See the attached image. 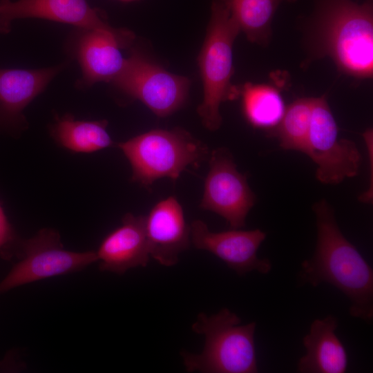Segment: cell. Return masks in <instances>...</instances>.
<instances>
[{
  "mask_svg": "<svg viewBox=\"0 0 373 373\" xmlns=\"http://www.w3.org/2000/svg\"><path fill=\"white\" fill-rule=\"evenodd\" d=\"M243 113L254 127L274 128L285 111L279 91L266 84L246 83L240 87Z\"/></svg>",
  "mask_w": 373,
  "mask_h": 373,
  "instance_id": "obj_19",
  "label": "cell"
},
{
  "mask_svg": "<svg viewBox=\"0 0 373 373\" xmlns=\"http://www.w3.org/2000/svg\"><path fill=\"white\" fill-rule=\"evenodd\" d=\"M18 261L0 282V294L50 277L81 271L97 261L95 251L64 248L59 232L43 228L23 239Z\"/></svg>",
  "mask_w": 373,
  "mask_h": 373,
  "instance_id": "obj_6",
  "label": "cell"
},
{
  "mask_svg": "<svg viewBox=\"0 0 373 373\" xmlns=\"http://www.w3.org/2000/svg\"><path fill=\"white\" fill-rule=\"evenodd\" d=\"M307 61L330 58L341 73L373 74V2L317 0L305 36Z\"/></svg>",
  "mask_w": 373,
  "mask_h": 373,
  "instance_id": "obj_1",
  "label": "cell"
},
{
  "mask_svg": "<svg viewBox=\"0 0 373 373\" xmlns=\"http://www.w3.org/2000/svg\"><path fill=\"white\" fill-rule=\"evenodd\" d=\"M338 321L329 315L314 320L309 332L303 338L306 354L298 362L302 373H344L347 370L348 356L335 331Z\"/></svg>",
  "mask_w": 373,
  "mask_h": 373,
  "instance_id": "obj_16",
  "label": "cell"
},
{
  "mask_svg": "<svg viewBox=\"0 0 373 373\" xmlns=\"http://www.w3.org/2000/svg\"><path fill=\"white\" fill-rule=\"evenodd\" d=\"M228 10L231 17L247 39L266 45L271 35V22L280 5L296 0H216Z\"/></svg>",
  "mask_w": 373,
  "mask_h": 373,
  "instance_id": "obj_18",
  "label": "cell"
},
{
  "mask_svg": "<svg viewBox=\"0 0 373 373\" xmlns=\"http://www.w3.org/2000/svg\"><path fill=\"white\" fill-rule=\"evenodd\" d=\"M115 146L131 164V181L144 186L162 178L175 180L187 167H198L210 155L205 144L180 128L151 130Z\"/></svg>",
  "mask_w": 373,
  "mask_h": 373,
  "instance_id": "obj_5",
  "label": "cell"
},
{
  "mask_svg": "<svg viewBox=\"0 0 373 373\" xmlns=\"http://www.w3.org/2000/svg\"><path fill=\"white\" fill-rule=\"evenodd\" d=\"M314 97L299 98L285 108L273 133L284 150L305 153L312 111Z\"/></svg>",
  "mask_w": 373,
  "mask_h": 373,
  "instance_id": "obj_20",
  "label": "cell"
},
{
  "mask_svg": "<svg viewBox=\"0 0 373 373\" xmlns=\"http://www.w3.org/2000/svg\"><path fill=\"white\" fill-rule=\"evenodd\" d=\"M108 121L79 120L71 114L57 116L49 126L52 140L61 147L74 153H90L116 143L107 131Z\"/></svg>",
  "mask_w": 373,
  "mask_h": 373,
  "instance_id": "obj_17",
  "label": "cell"
},
{
  "mask_svg": "<svg viewBox=\"0 0 373 373\" xmlns=\"http://www.w3.org/2000/svg\"><path fill=\"white\" fill-rule=\"evenodd\" d=\"M119 1L129 2V1H136V0H119Z\"/></svg>",
  "mask_w": 373,
  "mask_h": 373,
  "instance_id": "obj_22",
  "label": "cell"
},
{
  "mask_svg": "<svg viewBox=\"0 0 373 373\" xmlns=\"http://www.w3.org/2000/svg\"><path fill=\"white\" fill-rule=\"evenodd\" d=\"M23 239L16 232L0 204V256L6 260L18 258Z\"/></svg>",
  "mask_w": 373,
  "mask_h": 373,
  "instance_id": "obj_21",
  "label": "cell"
},
{
  "mask_svg": "<svg viewBox=\"0 0 373 373\" xmlns=\"http://www.w3.org/2000/svg\"><path fill=\"white\" fill-rule=\"evenodd\" d=\"M77 29L73 50L80 66L82 77L77 86L85 89L95 83L111 82L126 61L121 49L131 46L134 34L128 30L112 26Z\"/></svg>",
  "mask_w": 373,
  "mask_h": 373,
  "instance_id": "obj_10",
  "label": "cell"
},
{
  "mask_svg": "<svg viewBox=\"0 0 373 373\" xmlns=\"http://www.w3.org/2000/svg\"><path fill=\"white\" fill-rule=\"evenodd\" d=\"M317 227L314 254L301 264V282L318 287L325 283L350 300V314L368 323L373 320V270L343 234L334 211L325 199L313 207Z\"/></svg>",
  "mask_w": 373,
  "mask_h": 373,
  "instance_id": "obj_2",
  "label": "cell"
},
{
  "mask_svg": "<svg viewBox=\"0 0 373 373\" xmlns=\"http://www.w3.org/2000/svg\"><path fill=\"white\" fill-rule=\"evenodd\" d=\"M190 232L191 242L196 249L215 255L240 276L252 271L267 274L271 270L269 259L257 256L266 238V233L260 229L213 232L202 220H195L190 225Z\"/></svg>",
  "mask_w": 373,
  "mask_h": 373,
  "instance_id": "obj_12",
  "label": "cell"
},
{
  "mask_svg": "<svg viewBox=\"0 0 373 373\" xmlns=\"http://www.w3.org/2000/svg\"><path fill=\"white\" fill-rule=\"evenodd\" d=\"M111 83L160 117L183 106L190 86L187 77L166 71L136 50L126 58L122 70Z\"/></svg>",
  "mask_w": 373,
  "mask_h": 373,
  "instance_id": "obj_7",
  "label": "cell"
},
{
  "mask_svg": "<svg viewBox=\"0 0 373 373\" xmlns=\"http://www.w3.org/2000/svg\"><path fill=\"white\" fill-rule=\"evenodd\" d=\"M239 316L228 308L208 316L200 313L192 330L205 337L200 354L182 352L185 370L189 372H258L254 334L256 322L240 325Z\"/></svg>",
  "mask_w": 373,
  "mask_h": 373,
  "instance_id": "obj_3",
  "label": "cell"
},
{
  "mask_svg": "<svg viewBox=\"0 0 373 373\" xmlns=\"http://www.w3.org/2000/svg\"><path fill=\"white\" fill-rule=\"evenodd\" d=\"M338 130L325 95L314 97L305 154L316 165V178L325 184H336L356 176L361 155L356 144L338 138Z\"/></svg>",
  "mask_w": 373,
  "mask_h": 373,
  "instance_id": "obj_8",
  "label": "cell"
},
{
  "mask_svg": "<svg viewBox=\"0 0 373 373\" xmlns=\"http://www.w3.org/2000/svg\"><path fill=\"white\" fill-rule=\"evenodd\" d=\"M240 30L229 10L213 0L207 35L198 57L203 85V100L197 108L203 126L211 131L222 124L220 106L240 95V87L231 84L233 45Z\"/></svg>",
  "mask_w": 373,
  "mask_h": 373,
  "instance_id": "obj_4",
  "label": "cell"
},
{
  "mask_svg": "<svg viewBox=\"0 0 373 373\" xmlns=\"http://www.w3.org/2000/svg\"><path fill=\"white\" fill-rule=\"evenodd\" d=\"M29 69L0 67V133L18 137L28 128L26 107L66 66Z\"/></svg>",
  "mask_w": 373,
  "mask_h": 373,
  "instance_id": "obj_11",
  "label": "cell"
},
{
  "mask_svg": "<svg viewBox=\"0 0 373 373\" xmlns=\"http://www.w3.org/2000/svg\"><path fill=\"white\" fill-rule=\"evenodd\" d=\"M209 158V170L200 207L222 217L231 229H240L245 225L246 218L256 202V195L246 175L237 170L227 149L213 150Z\"/></svg>",
  "mask_w": 373,
  "mask_h": 373,
  "instance_id": "obj_9",
  "label": "cell"
},
{
  "mask_svg": "<svg viewBox=\"0 0 373 373\" xmlns=\"http://www.w3.org/2000/svg\"><path fill=\"white\" fill-rule=\"evenodd\" d=\"M144 219L145 216L126 213L122 224L104 238L95 251L100 271L123 274L147 265L151 256Z\"/></svg>",
  "mask_w": 373,
  "mask_h": 373,
  "instance_id": "obj_15",
  "label": "cell"
},
{
  "mask_svg": "<svg viewBox=\"0 0 373 373\" xmlns=\"http://www.w3.org/2000/svg\"><path fill=\"white\" fill-rule=\"evenodd\" d=\"M41 19L74 26L79 29L111 26L102 11L87 0H0V33L8 34L16 19Z\"/></svg>",
  "mask_w": 373,
  "mask_h": 373,
  "instance_id": "obj_13",
  "label": "cell"
},
{
  "mask_svg": "<svg viewBox=\"0 0 373 373\" xmlns=\"http://www.w3.org/2000/svg\"><path fill=\"white\" fill-rule=\"evenodd\" d=\"M144 227L150 256L162 266L171 267L191 243L190 225L174 197L157 202L145 216Z\"/></svg>",
  "mask_w": 373,
  "mask_h": 373,
  "instance_id": "obj_14",
  "label": "cell"
}]
</instances>
